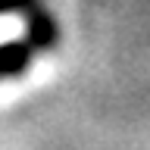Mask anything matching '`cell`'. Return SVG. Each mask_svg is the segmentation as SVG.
I'll use <instances>...</instances> for the list:
<instances>
[{"label": "cell", "mask_w": 150, "mask_h": 150, "mask_svg": "<svg viewBox=\"0 0 150 150\" xmlns=\"http://www.w3.org/2000/svg\"><path fill=\"white\" fill-rule=\"evenodd\" d=\"M19 13L25 16V41L31 50H50L59 41V28L50 9H44V0H0V16Z\"/></svg>", "instance_id": "6da1fadb"}, {"label": "cell", "mask_w": 150, "mask_h": 150, "mask_svg": "<svg viewBox=\"0 0 150 150\" xmlns=\"http://www.w3.org/2000/svg\"><path fill=\"white\" fill-rule=\"evenodd\" d=\"M31 44L28 41H6L0 44V78H13V75H22L31 66Z\"/></svg>", "instance_id": "7a4b0ae2"}]
</instances>
